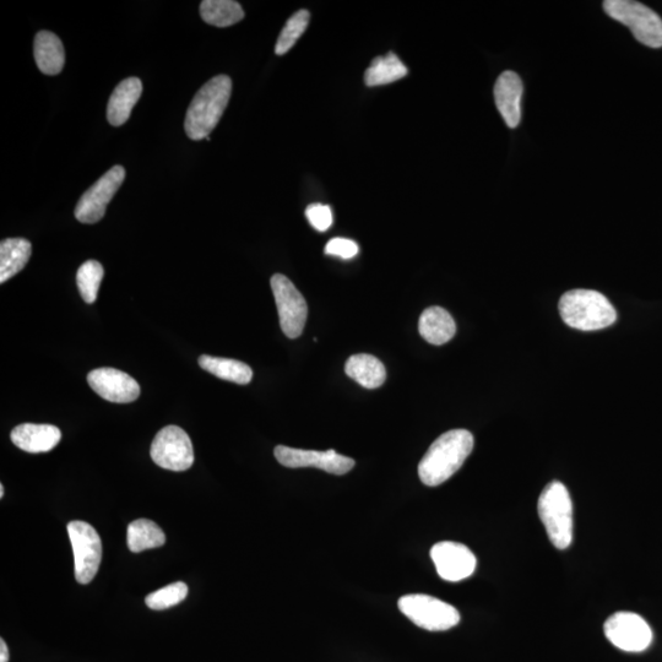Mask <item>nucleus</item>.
<instances>
[{"label": "nucleus", "instance_id": "obj_22", "mask_svg": "<svg viewBox=\"0 0 662 662\" xmlns=\"http://www.w3.org/2000/svg\"><path fill=\"white\" fill-rule=\"evenodd\" d=\"M199 366L217 378L241 385L251 383L253 378L251 367L231 358L203 355L199 357Z\"/></svg>", "mask_w": 662, "mask_h": 662}, {"label": "nucleus", "instance_id": "obj_27", "mask_svg": "<svg viewBox=\"0 0 662 662\" xmlns=\"http://www.w3.org/2000/svg\"><path fill=\"white\" fill-rule=\"evenodd\" d=\"M309 19H311V14L308 10L302 9L298 10L297 13L293 14L287 23L282 29L279 36L278 42H276L275 53L278 56H284L287 52L291 50L293 46L296 45V42L301 39V36L305 34L307 30Z\"/></svg>", "mask_w": 662, "mask_h": 662}, {"label": "nucleus", "instance_id": "obj_14", "mask_svg": "<svg viewBox=\"0 0 662 662\" xmlns=\"http://www.w3.org/2000/svg\"><path fill=\"white\" fill-rule=\"evenodd\" d=\"M92 390L102 399L117 404H129L140 395V385L133 377L115 368H99L89 373Z\"/></svg>", "mask_w": 662, "mask_h": 662}, {"label": "nucleus", "instance_id": "obj_4", "mask_svg": "<svg viewBox=\"0 0 662 662\" xmlns=\"http://www.w3.org/2000/svg\"><path fill=\"white\" fill-rule=\"evenodd\" d=\"M548 539L558 550H566L573 541V503L567 487L553 481L545 487L537 503Z\"/></svg>", "mask_w": 662, "mask_h": 662}, {"label": "nucleus", "instance_id": "obj_18", "mask_svg": "<svg viewBox=\"0 0 662 662\" xmlns=\"http://www.w3.org/2000/svg\"><path fill=\"white\" fill-rule=\"evenodd\" d=\"M419 330L427 343L443 345L454 338L457 333V325L446 309L431 307L422 313Z\"/></svg>", "mask_w": 662, "mask_h": 662}, {"label": "nucleus", "instance_id": "obj_2", "mask_svg": "<svg viewBox=\"0 0 662 662\" xmlns=\"http://www.w3.org/2000/svg\"><path fill=\"white\" fill-rule=\"evenodd\" d=\"M232 80L217 75L197 92L189 106L184 129L189 139L209 140L231 99Z\"/></svg>", "mask_w": 662, "mask_h": 662}, {"label": "nucleus", "instance_id": "obj_12", "mask_svg": "<svg viewBox=\"0 0 662 662\" xmlns=\"http://www.w3.org/2000/svg\"><path fill=\"white\" fill-rule=\"evenodd\" d=\"M276 460L285 468H317L333 475H345L354 469L355 460L330 449L327 452L278 446L274 450Z\"/></svg>", "mask_w": 662, "mask_h": 662}, {"label": "nucleus", "instance_id": "obj_21", "mask_svg": "<svg viewBox=\"0 0 662 662\" xmlns=\"http://www.w3.org/2000/svg\"><path fill=\"white\" fill-rule=\"evenodd\" d=\"M31 243L24 238H8L0 243V284L26 267L31 257Z\"/></svg>", "mask_w": 662, "mask_h": 662}, {"label": "nucleus", "instance_id": "obj_5", "mask_svg": "<svg viewBox=\"0 0 662 662\" xmlns=\"http://www.w3.org/2000/svg\"><path fill=\"white\" fill-rule=\"evenodd\" d=\"M604 9L610 18L629 27L643 45L662 47V19L647 5L632 0H606Z\"/></svg>", "mask_w": 662, "mask_h": 662}, {"label": "nucleus", "instance_id": "obj_28", "mask_svg": "<svg viewBox=\"0 0 662 662\" xmlns=\"http://www.w3.org/2000/svg\"><path fill=\"white\" fill-rule=\"evenodd\" d=\"M188 595V586L186 583L177 582L165 586L155 593L146 596L145 604L151 610L161 611L170 609V607L181 604Z\"/></svg>", "mask_w": 662, "mask_h": 662}, {"label": "nucleus", "instance_id": "obj_16", "mask_svg": "<svg viewBox=\"0 0 662 662\" xmlns=\"http://www.w3.org/2000/svg\"><path fill=\"white\" fill-rule=\"evenodd\" d=\"M62 432L52 425H35L24 423L15 427L12 432V441L16 447L27 453H47L61 442Z\"/></svg>", "mask_w": 662, "mask_h": 662}, {"label": "nucleus", "instance_id": "obj_26", "mask_svg": "<svg viewBox=\"0 0 662 662\" xmlns=\"http://www.w3.org/2000/svg\"><path fill=\"white\" fill-rule=\"evenodd\" d=\"M103 276H105V270L97 260H88L78 270V289L83 300L89 305L96 301Z\"/></svg>", "mask_w": 662, "mask_h": 662}, {"label": "nucleus", "instance_id": "obj_11", "mask_svg": "<svg viewBox=\"0 0 662 662\" xmlns=\"http://www.w3.org/2000/svg\"><path fill=\"white\" fill-rule=\"evenodd\" d=\"M126 178V170L115 166L106 172L99 181L94 183L80 198L75 217L81 224H96L106 214L107 205L115 197L119 187Z\"/></svg>", "mask_w": 662, "mask_h": 662}, {"label": "nucleus", "instance_id": "obj_9", "mask_svg": "<svg viewBox=\"0 0 662 662\" xmlns=\"http://www.w3.org/2000/svg\"><path fill=\"white\" fill-rule=\"evenodd\" d=\"M150 455L156 465L166 470L186 471L194 464L191 438L177 426H167L156 434Z\"/></svg>", "mask_w": 662, "mask_h": 662}, {"label": "nucleus", "instance_id": "obj_31", "mask_svg": "<svg viewBox=\"0 0 662 662\" xmlns=\"http://www.w3.org/2000/svg\"><path fill=\"white\" fill-rule=\"evenodd\" d=\"M0 662H9V649L4 639L0 640Z\"/></svg>", "mask_w": 662, "mask_h": 662}, {"label": "nucleus", "instance_id": "obj_30", "mask_svg": "<svg viewBox=\"0 0 662 662\" xmlns=\"http://www.w3.org/2000/svg\"><path fill=\"white\" fill-rule=\"evenodd\" d=\"M360 252L357 243L347 238H333L325 247V254L343 259H352Z\"/></svg>", "mask_w": 662, "mask_h": 662}, {"label": "nucleus", "instance_id": "obj_19", "mask_svg": "<svg viewBox=\"0 0 662 662\" xmlns=\"http://www.w3.org/2000/svg\"><path fill=\"white\" fill-rule=\"evenodd\" d=\"M37 67L43 74L58 75L65 63V51L61 40L50 31H40L34 45Z\"/></svg>", "mask_w": 662, "mask_h": 662}, {"label": "nucleus", "instance_id": "obj_3", "mask_svg": "<svg viewBox=\"0 0 662 662\" xmlns=\"http://www.w3.org/2000/svg\"><path fill=\"white\" fill-rule=\"evenodd\" d=\"M560 313L569 327L594 331L611 327L617 312L611 302L594 290H572L564 293L560 301Z\"/></svg>", "mask_w": 662, "mask_h": 662}, {"label": "nucleus", "instance_id": "obj_8", "mask_svg": "<svg viewBox=\"0 0 662 662\" xmlns=\"http://www.w3.org/2000/svg\"><path fill=\"white\" fill-rule=\"evenodd\" d=\"M68 534L75 558V578L80 584H89L99 572L102 560L100 535L94 526L80 520L68 524Z\"/></svg>", "mask_w": 662, "mask_h": 662}, {"label": "nucleus", "instance_id": "obj_25", "mask_svg": "<svg viewBox=\"0 0 662 662\" xmlns=\"http://www.w3.org/2000/svg\"><path fill=\"white\" fill-rule=\"evenodd\" d=\"M200 14L206 24L216 27H229L244 19L241 4L233 0H204Z\"/></svg>", "mask_w": 662, "mask_h": 662}, {"label": "nucleus", "instance_id": "obj_1", "mask_svg": "<svg viewBox=\"0 0 662 662\" xmlns=\"http://www.w3.org/2000/svg\"><path fill=\"white\" fill-rule=\"evenodd\" d=\"M474 449V436L466 430L442 434L427 450L419 465L423 484L436 487L444 484L468 459Z\"/></svg>", "mask_w": 662, "mask_h": 662}, {"label": "nucleus", "instance_id": "obj_17", "mask_svg": "<svg viewBox=\"0 0 662 662\" xmlns=\"http://www.w3.org/2000/svg\"><path fill=\"white\" fill-rule=\"evenodd\" d=\"M141 94L143 84L139 78H128L117 86L107 106V119L111 126L121 127L128 121Z\"/></svg>", "mask_w": 662, "mask_h": 662}, {"label": "nucleus", "instance_id": "obj_7", "mask_svg": "<svg viewBox=\"0 0 662 662\" xmlns=\"http://www.w3.org/2000/svg\"><path fill=\"white\" fill-rule=\"evenodd\" d=\"M270 285L278 306L282 331L289 339L300 338L308 316L305 297L285 275L275 274L271 278Z\"/></svg>", "mask_w": 662, "mask_h": 662}, {"label": "nucleus", "instance_id": "obj_10", "mask_svg": "<svg viewBox=\"0 0 662 662\" xmlns=\"http://www.w3.org/2000/svg\"><path fill=\"white\" fill-rule=\"evenodd\" d=\"M605 636L616 648L642 653L653 642V632L643 617L633 612H617L605 622Z\"/></svg>", "mask_w": 662, "mask_h": 662}, {"label": "nucleus", "instance_id": "obj_13", "mask_svg": "<svg viewBox=\"0 0 662 662\" xmlns=\"http://www.w3.org/2000/svg\"><path fill=\"white\" fill-rule=\"evenodd\" d=\"M431 558L439 577L453 583L471 577L477 564L469 547L453 541L438 542L434 545Z\"/></svg>", "mask_w": 662, "mask_h": 662}, {"label": "nucleus", "instance_id": "obj_32", "mask_svg": "<svg viewBox=\"0 0 662 662\" xmlns=\"http://www.w3.org/2000/svg\"><path fill=\"white\" fill-rule=\"evenodd\" d=\"M4 497V486L0 485V498Z\"/></svg>", "mask_w": 662, "mask_h": 662}, {"label": "nucleus", "instance_id": "obj_15", "mask_svg": "<svg viewBox=\"0 0 662 662\" xmlns=\"http://www.w3.org/2000/svg\"><path fill=\"white\" fill-rule=\"evenodd\" d=\"M523 92V81L517 73L499 75L495 85L496 106L509 128H517L522 121Z\"/></svg>", "mask_w": 662, "mask_h": 662}, {"label": "nucleus", "instance_id": "obj_24", "mask_svg": "<svg viewBox=\"0 0 662 662\" xmlns=\"http://www.w3.org/2000/svg\"><path fill=\"white\" fill-rule=\"evenodd\" d=\"M127 542L130 551L139 553L164 546L166 536L156 523L149 519H138L128 526Z\"/></svg>", "mask_w": 662, "mask_h": 662}, {"label": "nucleus", "instance_id": "obj_20", "mask_svg": "<svg viewBox=\"0 0 662 662\" xmlns=\"http://www.w3.org/2000/svg\"><path fill=\"white\" fill-rule=\"evenodd\" d=\"M347 376L366 389H376L387 379V371L377 357L367 354L351 356L345 365Z\"/></svg>", "mask_w": 662, "mask_h": 662}, {"label": "nucleus", "instance_id": "obj_29", "mask_svg": "<svg viewBox=\"0 0 662 662\" xmlns=\"http://www.w3.org/2000/svg\"><path fill=\"white\" fill-rule=\"evenodd\" d=\"M306 216L309 224L319 232H325L333 225V211L328 205L311 204L306 209Z\"/></svg>", "mask_w": 662, "mask_h": 662}, {"label": "nucleus", "instance_id": "obj_6", "mask_svg": "<svg viewBox=\"0 0 662 662\" xmlns=\"http://www.w3.org/2000/svg\"><path fill=\"white\" fill-rule=\"evenodd\" d=\"M398 605L411 622L426 631H448L460 622V613L454 606L430 595H405Z\"/></svg>", "mask_w": 662, "mask_h": 662}, {"label": "nucleus", "instance_id": "obj_23", "mask_svg": "<svg viewBox=\"0 0 662 662\" xmlns=\"http://www.w3.org/2000/svg\"><path fill=\"white\" fill-rule=\"evenodd\" d=\"M409 74V69L395 53L374 58L365 73V83L370 88L395 83Z\"/></svg>", "mask_w": 662, "mask_h": 662}]
</instances>
